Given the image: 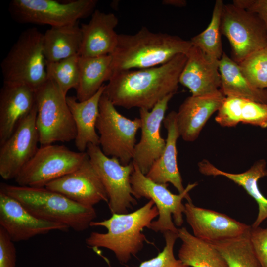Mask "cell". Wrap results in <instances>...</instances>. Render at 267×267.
Segmentation results:
<instances>
[{"instance_id": "cell-8", "label": "cell", "mask_w": 267, "mask_h": 267, "mask_svg": "<svg viewBox=\"0 0 267 267\" xmlns=\"http://www.w3.org/2000/svg\"><path fill=\"white\" fill-rule=\"evenodd\" d=\"M140 127L139 118L132 120L122 115L103 93L96 128L99 134V146L105 155L117 158L122 165L130 164L136 144V135Z\"/></svg>"}, {"instance_id": "cell-38", "label": "cell", "mask_w": 267, "mask_h": 267, "mask_svg": "<svg viewBox=\"0 0 267 267\" xmlns=\"http://www.w3.org/2000/svg\"><path fill=\"white\" fill-rule=\"evenodd\" d=\"M232 3L256 14L263 23L267 33V0H233Z\"/></svg>"}, {"instance_id": "cell-39", "label": "cell", "mask_w": 267, "mask_h": 267, "mask_svg": "<svg viewBox=\"0 0 267 267\" xmlns=\"http://www.w3.org/2000/svg\"><path fill=\"white\" fill-rule=\"evenodd\" d=\"M162 2L164 5L177 7H183L187 5V1L185 0H164Z\"/></svg>"}, {"instance_id": "cell-29", "label": "cell", "mask_w": 267, "mask_h": 267, "mask_svg": "<svg viewBox=\"0 0 267 267\" xmlns=\"http://www.w3.org/2000/svg\"><path fill=\"white\" fill-rule=\"evenodd\" d=\"M249 232L210 243L220 252L228 267H262L251 245Z\"/></svg>"}, {"instance_id": "cell-14", "label": "cell", "mask_w": 267, "mask_h": 267, "mask_svg": "<svg viewBox=\"0 0 267 267\" xmlns=\"http://www.w3.org/2000/svg\"><path fill=\"white\" fill-rule=\"evenodd\" d=\"M45 187L87 206L109 201L105 187L88 155L76 170L50 181Z\"/></svg>"}, {"instance_id": "cell-20", "label": "cell", "mask_w": 267, "mask_h": 267, "mask_svg": "<svg viewBox=\"0 0 267 267\" xmlns=\"http://www.w3.org/2000/svg\"><path fill=\"white\" fill-rule=\"evenodd\" d=\"M118 22L114 14L95 9L89 21L80 26L82 39L79 56L95 57L111 55L118 42V34L115 29Z\"/></svg>"}, {"instance_id": "cell-21", "label": "cell", "mask_w": 267, "mask_h": 267, "mask_svg": "<svg viewBox=\"0 0 267 267\" xmlns=\"http://www.w3.org/2000/svg\"><path fill=\"white\" fill-rule=\"evenodd\" d=\"M225 97L220 90L208 95H191L184 100L176 113L179 134L183 140L192 142L198 137L204 125L218 110Z\"/></svg>"}, {"instance_id": "cell-23", "label": "cell", "mask_w": 267, "mask_h": 267, "mask_svg": "<svg viewBox=\"0 0 267 267\" xmlns=\"http://www.w3.org/2000/svg\"><path fill=\"white\" fill-rule=\"evenodd\" d=\"M199 172L204 175L225 177L236 184L242 187L258 205V213L251 227L260 226L267 219V199L262 194L258 187L259 179L267 177L266 162L264 159L256 161L246 171L238 173H230L218 169L207 160H203L198 164Z\"/></svg>"}, {"instance_id": "cell-11", "label": "cell", "mask_w": 267, "mask_h": 267, "mask_svg": "<svg viewBox=\"0 0 267 267\" xmlns=\"http://www.w3.org/2000/svg\"><path fill=\"white\" fill-rule=\"evenodd\" d=\"M221 30L230 43L231 58L238 64L267 46V33L261 19L233 3L223 6Z\"/></svg>"}, {"instance_id": "cell-6", "label": "cell", "mask_w": 267, "mask_h": 267, "mask_svg": "<svg viewBox=\"0 0 267 267\" xmlns=\"http://www.w3.org/2000/svg\"><path fill=\"white\" fill-rule=\"evenodd\" d=\"M66 97L49 79L36 90V125L41 146L75 140L76 128Z\"/></svg>"}, {"instance_id": "cell-36", "label": "cell", "mask_w": 267, "mask_h": 267, "mask_svg": "<svg viewBox=\"0 0 267 267\" xmlns=\"http://www.w3.org/2000/svg\"><path fill=\"white\" fill-rule=\"evenodd\" d=\"M255 253L262 267H267V228L252 227L249 232Z\"/></svg>"}, {"instance_id": "cell-28", "label": "cell", "mask_w": 267, "mask_h": 267, "mask_svg": "<svg viewBox=\"0 0 267 267\" xmlns=\"http://www.w3.org/2000/svg\"><path fill=\"white\" fill-rule=\"evenodd\" d=\"M111 55L95 57H79V82L76 89V98L79 101L93 96L108 81Z\"/></svg>"}, {"instance_id": "cell-35", "label": "cell", "mask_w": 267, "mask_h": 267, "mask_svg": "<svg viewBox=\"0 0 267 267\" xmlns=\"http://www.w3.org/2000/svg\"><path fill=\"white\" fill-rule=\"evenodd\" d=\"M241 122L262 128H267V104L244 99Z\"/></svg>"}, {"instance_id": "cell-13", "label": "cell", "mask_w": 267, "mask_h": 267, "mask_svg": "<svg viewBox=\"0 0 267 267\" xmlns=\"http://www.w3.org/2000/svg\"><path fill=\"white\" fill-rule=\"evenodd\" d=\"M36 104L18 123L0 148V175L5 180L15 178L39 148L36 125Z\"/></svg>"}, {"instance_id": "cell-15", "label": "cell", "mask_w": 267, "mask_h": 267, "mask_svg": "<svg viewBox=\"0 0 267 267\" xmlns=\"http://www.w3.org/2000/svg\"><path fill=\"white\" fill-rule=\"evenodd\" d=\"M0 226L12 241H27L53 230L67 231L68 226L39 219L30 213L16 199L0 191Z\"/></svg>"}, {"instance_id": "cell-25", "label": "cell", "mask_w": 267, "mask_h": 267, "mask_svg": "<svg viewBox=\"0 0 267 267\" xmlns=\"http://www.w3.org/2000/svg\"><path fill=\"white\" fill-rule=\"evenodd\" d=\"M220 90L225 97H234L267 104V89L253 86L242 73L239 64L223 53L219 61Z\"/></svg>"}, {"instance_id": "cell-22", "label": "cell", "mask_w": 267, "mask_h": 267, "mask_svg": "<svg viewBox=\"0 0 267 267\" xmlns=\"http://www.w3.org/2000/svg\"><path fill=\"white\" fill-rule=\"evenodd\" d=\"M176 113L171 111L165 117L163 123L167 131L165 149L153 164L146 175L151 180L161 184L171 183L178 193H182L185 188L178 170L177 161V142L180 137L176 121Z\"/></svg>"}, {"instance_id": "cell-19", "label": "cell", "mask_w": 267, "mask_h": 267, "mask_svg": "<svg viewBox=\"0 0 267 267\" xmlns=\"http://www.w3.org/2000/svg\"><path fill=\"white\" fill-rule=\"evenodd\" d=\"M36 90L24 84L3 82L0 92V146L36 104Z\"/></svg>"}, {"instance_id": "cell-37", "label": "cell", "mask_w": 267, "mask_h": 267, "mask_svg": "<svg viewBox=\"0 0 267 267\" xmlns=\"http://www.w3.org/2000/svg\"><path fill=\"white\" fill-rule=\"evenodd\" d=\"M16 251L14 242L0 226V267H16Z\"/></svg>"}, {"instance_id": "cell-16", "label": "cell", "mask_w": 267, "mask_h": 267, "mask_svg": "<svg viewBox=\"0 0 267 267\" xmlns=\"http://www.w3.org/2000/svg\"><path fill=\"white\" fill-rule=\"evenodd\" d=\"M174 95L165 97L151 110L139 109L141 137L135 145L132 161L145 175L165 149L166 139L162 137L160 129L168 103Z\"/></svg>"}, {"instance_id": "cell-27", "label": "cell", "mask_w": 267, "mask_h": 267, "mask_svg": "<svg viewBox=\"0 0 267 267\" xmlns=\"http://www.w3.org/2000/svg\"><path fill=\"white\" fill-rule=\"evenodd\" d=\"M178 236L182 241L178 259L189 267H228L213 245L195 237L186 227L178 228Z\"/></svg>"}, {"instance_id": "cell-4", "label": "cell", "mask_w": 267, "mask_h": 267, "mask_svg": "<svg viewBox=\"0 0 267 267\" xmlns=\"http://www.w3.org/2000/svg\"><path fill=\"white\" fill-rule=\"evenodd\" d=\"M0 191L19 201L35 217L64 224L76 231L88 229L97 217L93 207L78 203L45 187H32L1 183Z\"/></svg>"}, {"instance_id": "cell-26", "label": "cell", "mask_w": 267, "mask_h": 267, "mask_svg": "<svg viewBox=\"0 0 267 267\" xmlns=\"http://www.w3.org/2000/svg\"><path fill=\"white\" fill-rule=\"evenodd\" d=\"M82 39L79 22L50 27L43 34V50L46 62H55L79 56Z\"/></svg>"}, {"instance_id": "cell-7", "label": "cell", "mask_w": 267, "mask_h": 267, "mask_svg": "<svg viewBox=\"0 0 267 267\" xmlns=\"http://www.w3.org/2000/svg\"><path fill=\"white\" fill-rule=\"evenodd\" d=\"M134 164V170L130 178L133 195L135 199L145 198L152 200L159 212L158 218L153 221L148 229L155 232L166 231L178 233L177 226L183 223L184 205L182 200L192 202L189 192L197 185V182L188 184L181 193L175 194L168 189V184L156 183L143 174Z\"/></svg>"}, {"instance_id": "cell-17", "label": "cell", "mask_w": 267, "mask_h": 267, "mask_svg": "<svg viewBox=\"0 0 267 267\" xmlns=\"http://www.w3.org/2000/svg\"><path fill=\"white\" fill-rule=\"evenodd\" d=\"M184 207V214L193 234L209 243L244 235L251 228V225L236 221L225 214L197 207L192 202H187Z\"/></svg>"}, {"instance_id": "cell-12", "label": "cell", "mask_w": 267, "mask_h": 267, "mask_svg": "<svg viewBox=\"0 0 267 267\" xmlns=\"http://www.w3.org/2000/svg\"><path fill=\"white\" fill-rule=\"evenodd\" d=\"M86 152L107 193L112 214H124L137 204L133 196L130 178L134 170L132 161L122 165L115 157L105 155L99 145L89 144Z\"/></svg>"}, {"instance_id": "cell-2", "label": "cell", "mask_w": 267, "mask_h": 267, "mask_svg": "<svg viewBox=\"0 0 267 267\" xmlns=\"http://www.w3.org/2000/svg\"><path fill=\"white\" fill-rule=\"evenodd\" d=\"M192 45L190 40L152 32L145 27L133 35L118 34L117 44L111 54L109 80L118 72L164 64L178 54H187Z\"/></svg>"}, {"instance_id": "cell-40", "label": "cell", "mask_w": 267, "mask_h": 267, "mask_svg": "<svg viewBox=\"0 0 267 267\" xmlns=\"http://www.w3.org/2000/svg\"></svg>"}, {"instance_id": "cell-24", "label": "cell", "mask_w": 267, "mask_h": 267, "mask_svg": "<svg viewBox=\"0 0 267 267\" xmlns=\"http://www.w3.org/2000/svg\"><path fill=\"white\" fill-rule=\"evenodd\" d=\"M106 85L103 84L91 97L82 101L76 96H67L66 101L76 128L75 145L79 152H86L88 145L99 146L96 124L99 113V102Z\"/></svg>"}, {"instance_id": "cell-10", "label": "cell", "mask_w": 267, "mask_h": 267, "mask_svg": "<svg viewBox=\"0 0 267 267\" xmlns=\"http://www.w3.org/2000/svg\"><path fill=\"white\" fill-rule=\"evenodd\" d=\"M87 156L86 151H74L63 145L41 146L15 180L19 186L44 187L76 170Z\"/></svg>"}, {"instance_id": "cell-31", "label": "cell", "mask_w": 267, "mask_h": 267, "mask_svg": "<svg viewBox=\"0 0 267 267\" xmlns=\"http://www.w3.org/2000/svg\"><path fill=\"white\" fill-rule=\"evenodd\" d=\"M79 57L74 56L58 61L46 62L48 79L55 83L65 96L70 89H76L78 86Z\"/></svg>"}, {"instance_id": "cell-34", "label": "cell", "mask_w": 267, "mask_h": 267, "mask_svg": "<svg viewBox=\"0 0 267 267\" xmlns=\"http://www.w3.org/2000/svg\"><path fill=\"white\" fill-rule=\"evenodd\" d=\"M244 99L225 97L217 111L216 122L223 127H232L241 122L242 108Z\"/></svg>"}, {"instance_id": "cell-33", "label": "cell", "mask_w": 267, "mask_h": 267, "mask_svg": "<svg viewBox=\"0 0 267 267\" xmlns=\"http://www.w3.org/2000/svg\"><path fill=\"white\" fill-rule=\"evenodd\" d=\"M165 245L163 250L155 257L142 262L138 267H189L174 255L175 242L178 233L166 231L163 233Z\"/></svg>"}, {"instance_id": "cell-9", "label": "cell", "mask_w": 267, "mask_h": 267, "mask_svg": "<svg viewBox=\"0 0 267 267\" xmlns=\"http://www.w3.org/2000/svg\"><path fill=\"white\" fill-rule=\"evenodd\" d=\"M97 0H76L62 2L54 0H12L8 10L20 23L60 27L79 22L92 15Z\"/></svg>"}, {"instance_id": "cell-5", "label": "cell", "mask_w": 267, "mask_h": 267, "mask_svg": "<svg viewBox=\"0 0 267 267\" xmlns=\"http://www.w3.org/2000/svg\"><path fill=\"white\" fill-rule=\"evenodd\" d=\"M43 34L35 27L23 31L2 61L3 82L26 85L37 90L48 80Z\"/></svg>"}, {"instance_id": "cell-18", "label": "cell", "mask_w": 267, "mask_h": 267, "mask_svg": "<svg viewBox=\"0 0 267 267\" xmlns=\"http://www.w3.org/2000/svg\"><path fill=\"white\" fill-rule=\"evenodd\" d=\"M186 55L187 60L180 75L179 83L188 88L193 96L220 91V60L211 58L193 45Z\"/></svg>"}, {"instance_id": "cell-30", "label": "cell", "mask_w": 267, "mask_h": 267, "mask_svg": "<svg viewBox=\"0 0 267 267\" xmlns=\"http://www.w3.org/2000/svg\"><path fill=\"white\" fill-rule=\"evenodd\" d=\"M224 3L216 0L211 19L207 27L202 32L191 38L190 41L195 46L209 56L220 60L223 54L221 30V20Z\"/></svg>"}, {"instance_id": "cell-1", "label": "cell", "mask_w": 267, "mask_h": 267, "mask_svg": "<svg viewBox=\"0 0 267 267\" xmlns=\"http://www.w3.org/2000/svg\"><path fill=\"white\" fill-rule=\"evenodd\" d=\"M186 60V54H180L158 66L115 73L103 93L115 106L151 110L165 97L177 92Z\"/></svg>"}, {"instance_id": "cell-3", "label": "cell", "mask_w": 267, "mask_h": 267, "mask_svg": "<svg viewBox=\"0 0 267 267\" xmlns=\"http://www.w3.org/2000/svg\"><path fill=\"white\" fill-rule=\"evenodd\" d=\"M159 215L154 202L149 201L142 207L130 213L112 214L101 221H92L90 226H102L106 233L92 232L86 239L92 248H105L112 251L120 264H125L143 247L146 239L143 229L149 228L153 219Z\"/></svg>"}, {"instance_id": "cell-32", "label": "cell", "mask_w": 267, "mask_h": 267, "mask_svg": "<svg viewBox=\"0 0 267 267\" xmlns=\"http://www.w3.org/2000/svg\"><path fill=\"white\" fill-rule=\"evenodd\" d=\"M238 64L242 73L253 86L267 88V46L253 53Z\"/></svg>"}]
</instances>
